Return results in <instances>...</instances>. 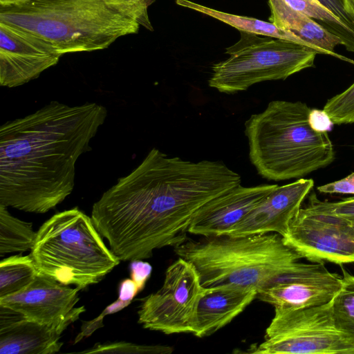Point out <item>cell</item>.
I'll list each match as a JSON object with an SVG mask.
<instances>
[{
	"instance_id": "6da1fadb",
	"label": "cell",
	"mask_w": 354,
	"mask_h": 354,
	"mask_svg": "<svg viewBox=\"0 0 354 354\" xmlns=\"http://www.w3.org/2000/svg\"><path fill=\"white\" fill-rule=\"evenodd\" d=\"M241 183L223 162L169 157L153 148L142 162L103 193L91 218L120 261L150 258L187 239L196 212Z\"/></svg>"
},
{
	"instance_id": "7a4b0ae2",
	"label": "cell",
	"mask_w": 354,
	"mask_h": 354,
	"mask_svg": "<svg viewBox=\"0 0 354 354\" xmlns=\"http://www.w3.org/2000/svg\"><path fill=\"white\" fill-rule=\"evenodd\" d=\"M107 116L95 102L52 101L0 127V204L46 213L73 190L75 163Z\"/></svg>"
},
{
	"instance_id": "3957f363",
	"label": "cell",
	"mask_w": 354,
	"mask_h": 354,
	"mask_svg": "<svg viewBox=\"0 0 354 354\" xmlns=\"http://www.w3.org/2000/svg\"><path fill=\"white\" fill-rule=\"evenodd\" d=\"M310 110L300 101L273 100L245 121L250 160L261 176L274 181L299 179L334 161L328 133L310 127Z\"/></svg>"
},
{
	"instance_id": "277c9868",
	"label": "cell",
	"mask_w": 354,
	"mask_h": 354,
	"mask_svg": "<svg viewBox=\"0 0 354 354\" xmlns=\"http://www.w3.org/2000/svg\"><path fill=\"white\" fill-rule=\"evenodd\" d=\"M0 23L39 37L62 55L106 48L140 26L102 0H0Z\"/></svg>"
},
{
	"instance_id": "5b68a950",
	"label": "cell",
	"mask_w": 354,
	"mask_h": 354,
	"mask_svg": "<svg viewBox=\"0 0 354 354\" xmlns=\"http://www.w3.org/2000/svg\"><path fill=\"white\" fill-rule=\"evenodd\" d=\"M174 252L194 266L206 288L230 286L257 291L303 258L277 233L187 238Z\"/></svg>"
},
{
	"instance_id": "8992f818",
	"label": "cell",
	"mask_w": 354,
	"mask_h": 354,
	"mask_svg": "<svg viewBox=\"0 0 354 354\" xmlns=\"http://www.w3.org/2000/svg\"><path fill=\"white\" fill-rule=\"evenodd\" d=\"M30 255L40 273L80 290L100 282L120 261L91 217L77 207L58 212L41 225Z\"/></svg>"
},
{
	"instance_id": "52a82bcc",
	"label": "cell",
	"mask_w": 354,
	"mask_h": 354,
	"mask_svg": "<svg viewBox=\"0 0 354 354\" xmlns=\"http://www.w3.org/2000/svg\"><path fill=\"white\" fill-rule=\"evenodd\" d=\"M225 54L228 58L212 66L208 84L221 93L234 94L313 67L318 53L292 41L241 32L239 41L226 48Z\"/></svg>"
},
{
	"instance_id": "ba28073f",
	"label": "cell",
	"mask_w": 354,
	"mask_h": 354,
	"mask_svg": "<svg viewBox=\"0 0 354 354\" xmlns=\"http://www.w3.org/2000/svg\"><path fill=\"white\" fill-rule=\"evenodd\" d=\"M264 341L254 354H354V341L335 323L331 301L301 308H274Z\"/></svg>"
},
{
	"instance_id": "9c48e42d",
	"label": "cell",
	"mask_w": 354,
	"mask_h": 354,
	"mask_svg": "<svg viewBox=\"0 0 354 354\" xmlns=\"http://www.w3.org/2000/svg\"><path fill=\"white\" fill-rule=\"evenodd\" d=\"M286 244L313 263H354V226L335 214L313 192L282 236Z\"/></svg>"
},
{
	"instance_id": "30bf717a",
	"label": "cell",
	"mask_w": 354,
	"mask_h": 354,
	"mask_svg": "<svg viewBox=\"0 0 354 354\" xmlns=\"http://www.w3.org/2000/svg\"><path fill=\"white\" fill-rule=\"evenodd\" d=\"M206 290L194 266L179 257L166 270L161 288L143 299L138 323L167 335L192 333L197 306Z\"/></svg>"
},
{
	"instance_id": "8fae6325",
	"label": "cell",
	"mask_w": 354,
	"mask_h": 354,
	"mask_svg": "<svg viewBox=\"0 0 354 354\" xmlns=\"http://www.w3.org/2000/svg\"><path fill=\"white\" fill-rule=\"evenodd\" d=\"M80 290L39 272L21 291L0 298V306L62 334L85 311L84 306H75L80 300Z\"/></svg>"
},
{
	"instance_id": "7c38bea8",
	"label": "cell",
	"mask_w": 354,
	"mask_h": 354,
	"mask_svg": "<svg viewBox=\"0 0 354 354\" xmlns=\"http://www.w3.org/2000/svg\"><path fill=\"white\" fill-rule=\"evenodd\" d=\"M342 286V277L324 263L299 265L257 291V297L274 308H301L330 302Z\"/></svg>"
},
{
	"instance_id": "4fadbf2b",
	"label": "cell",
	"mask_w": 354,
	"mask_h": 354,
	"mask_svg": "<svg viewBox=\"0 0 354 354\" xmlns=\"http://www.w3.org/2000/svg\"><path fill=\"white\" fill-rule=\"evenodd\" d=\"M61 56L39 37L0 23L1 86L12 88L36 79L57 64Z\"/></svg>"
},
{
	"instance_id": "5bb4252c",
	"label": "cell",
	"mask_w": 354,
	"mask_h": 354,
	"mask_svg": "<svg viewBox=\"0 0 354 354\" xmlns=\"http://www.w3.org/2000/svg\"><path fill=\"white\" fill-rule=\"evenodd\" d=\"M277 185H241L210 200L194 214L188 233L202 237L228 235Z\"/></svg>"
},
{
	"instance_id": "9a60e30c",
	"label": "cell",
	"mask_w": 354,
	"mask_h": 354,
	"mask_svg": "<svg viewBox=\"0 0 354 354\" xmlns=\"http://www.w3.org/2000/svg\"><path fill=\"white\" fill-rule=\"evenodd\" d=\"M313 187V179L303 178L284 185H277L228 235L277 233L284 236Z\"/></svg>"
},
{
	"instance_id": "2e32d148",
	"label": "cell",
	"mask_w": 354,
	"mask_h": 354,
	"mask_svg": "<svg viewBox=\"0 0 354 354\" xmlns=\"http://www.w3.org/2000/svg\"><path fill=\"white\" fill-rule=\"evenodd\" d=\"M257 290L230 286L207 288L196 309L192 334L209 336L231 322L257 297Z\"/></svg>"
},
{
	"instance_id": "e0dca14e",
	"label": "cell",
	"mask_w": 354,
	"mask_h": 354,
	"mask_svg": "<svg viewBox=\"0 0 354 354\" xmlns=\"http://www.w3.org/2000/svg\"><path fill=\"white\" fill-rule=\"evenodd\" d=\"M60 333L22 315L0 323L1 354H52L63 343Z\"/></svg>"
},
{
	"instance_id": "ac0fdd59",
	"label": "cell",
	"mask_w": 354,
	"mask_h": 354,
	"mask_svg": "<svg viewBox=\"0 0 354 354\" xmlns=\"http://www.w3.org/2000/svg\"><path fill=\"white\" fill-rule=\"evenodd\" d=\"M268 5L271 12L270 22L294 32L310 44L328 52L330 56L354 64L353 59L334 51L337 46H344L341 39L315 20L292 8L282 0H268Z\"/></svg>"
},
{
	"instance_id": "d6986e66",
	"label": "cell",
	"mask_w": 354,
	"mask_h": 354,
	"mask_svg": "<svg viewBox=\"0 0 354 354\" xmlns=\"http://www.w3.org/2000/svg\"><path fill=\"white\" fill-rule=\"evenodd\" d=\"M176 3L180 6L189 8L216 19L235 28L240 32L292 41L306 46L315 50L318 54L330 56L328 52L310 44L294 32L282 29L271 22L264 21L252 17L224 12L189 0H176Z\"/></svg>"
},
{
	"instance_id": "ffe728a7",
	"label": "cell",
	"mask_w": 354,
	"mask_h": 354,
	"mask_svg": "<svg viewBox=\"0 0 354 354\" xmlns=\"http://www.w3.org/2000/svg\"><path fill=\"white\" fill-rule=\"evenodd\" d=\"M36 236L32 223L13 216L0 204V256L31 250Z\"/></svg>"
},
{
	"instance_id": "44dd1931",
	"label": "cell",
	"mask_w": 354,
	"mask_h": 354,
	"mask_svg": "<svg viewBox=\"0 0 354 354\" xmlns=\"http://www.w3.org/2000/svg\"><path fill=\"white\" fill-rule=\"evenodd\" d=\"M30 254L15 255L0 262V298L15 294L29 285L39 273Z\"/></svg>"
},
{
	"instance_id": "7402d4cb",
	"label": "cell",
	"mask_w": 354,
	"mask_h": 354,
	"mask_svg": "<svg viewBox=\"0 0 354 354\" xmlns=\"http://www.w3.org/2000/svg\"><path fill=\"white\" fill-rule=\"evenodd\" d=\"M292 8L315 20L331 33L339 37L344 48L354 53V30L345 24L319 0H282Z\"/></svg>"
},
{
	"instance_id": "603a6c76",
	"label": "cell",
	"mask_w": 354,
	"mask_h": 354,
	"mask_svg": "<svg viewBox=\"0 0 354 354\" xmlns=\"http://www.w3.org/2000/svg\"><path fill=\"white\" fill-rule=\"evenodd\" d=\"M342 270V286L331 301L333 315L337 328L354 341V275Z\"/></svg>"
},
{
	"instance_id": "cb8c5ba5",
	"label": "cell",
	"mask_w": 354,
	"mask_h": 354,
	"mask_svg": "<svg viewBox=\"0 0 354 354\" xmlns=\"http://www.w3.org/2000/svg\"><path fill=\"white\" fill-rule=\"evenodd\" d=\"M323 109L334 124L354 123V82L343 92L328 100Z\"/></svg>"
},
{
	"instance_id": "d4e9b609",
	"label": "cell",
	"mask_w": 354,
	"mask_h": 354,
	"mask_svg": "<svg viewBox=\"0 0 354 354\" xmlns=\"http://www.w3.org/2000/svg\"><path fill=\"white\" fill-rule=\"evenodd\" d=\"M174 348L165 345H144L130 342L97 344L82 353H171Z\"/></svg>"
},
{
	"instance_id": "484cf974",
	"label": "cell",
	"mask_w": 354,
	"mask_h": 354,
	"mask_svg": "<svg viewBox=\"0 0 354 354\" xmlns=\"http://www.w3.org/2000/svg\"><path fill=\"white\" fill-rule=\"evenodd\" d=\"M109 7L136 20L140 26L153 30L148 7L156 0H102Z\"/></svg>"
},
{
	"instance_id": "4316f807",
	"label": "cell",
	"mask_w": 354,
	"mask_h": 354,
	"mask_svg": "<svg viewBox=\"0 0 354 354\" xmlns=\"http://www.w3.org/2000/svg\"><path fill=\"white\" fill-rule=\"evenodd\" d=\"M345 24L354 30V7L349 0H319Z\"/></svg>"
},
{
	"instance_id": "83f0119b",
	"label": "cell",
	"mask_w": 354,
	"mask_h": 354,
	"mask_svg": "<svg viewBox=\"0 0 354 354\" xmlns=\"http://www.w3.org/2000/svg\"><path fill=\"white\" fill-rule=\"evenodd\" d=\"M130 303L122 301L118 298L116 301L113 303L108 306L99 315L97 318L93 320L90 321L89 322H85L86 325H82V334L84 336H89L94 330L97 328L103 326L102 324V319L104 317L109 314H112L117 313L125 307H127Z\"/></svg>"
},
{
	"instance_id": "f1b7e54d",
	"label": "cell",
	"mask_w": 354,
	"mask_h": 354,
	"mask_svg": "<svg viewBox=\"0 0 354 354\" xmlns=\"http://www.w3.org/2000/svg\"><path fill=\"white\" fill-rule=\"evenodd\" d=\"M324 194H354V172L340 180L317 187Z\"/></svg>"
},
{
	"instance_id": "f546056e",
	"label": "cell",
	"mask_w": 354,
	"mask_h": 354,
	"mask_svg": "<svg viewBox=\"0 0 354 354\" xmlns=\"http://www.w3.org/2000/svg\"><path fill=\"white\" fill-rule=\"evenodd\" d=\"M130 277L141 291L151 276L152 267L142 260H135L130 263Z\"/></svg>"
},
{
	"instance_id": "4dcf8cb0",
	"label": "cell",
	"mask_w": 354,
	"mask_h": 354,
	"mask_svg": "<svg viewBox=\"0 0 354 354\" xmlns=\"http://www.w3.org/2000/svg\"><path fill=\"white\" fill-rule=\"evenodd\" d=\"M308 123L313 130L319 133H328L333 129L334 123L324 110L310 109Z\"/></svg>"
},
{
	"instance_id": "1f68e13d",
	"label": "cell",
	"mask_w": 354,
	"mask_h": 354,
	"mask_svg": "<svg viewBox=\"0 0 354 354\" xmlns=\"http://www.w3.org/2000/svg\"><path fill=\"white\" fill-rule=\"evenodd\" d=\"M330 209L336 215L348 221L354 226V196L337 202H328Z\"/></svg>"
},
{
	"instance_id": "d6a6232c",
	"label": "cell",
	"mask_w": 354,
	"mask_h": 354,
	"mask_svg": "<svg viewBox=\"0 0 354 354\" xmlns=\"http://www.w3.org/2000/svg\"><path fill=\"white\" fill-rule=\"evenodd\" d=\"M136 283L130 278L122 280L118 287V298L131 303L136 295L140 292Z\"/></svg>"
},
{
	"instance_id": "836d02e7",
	"label": "cell",
	"mask_w": 354,
	"mask_h": 354,
	"mask_svg": "<svg viewBox=\"0 0 354 354\" xmlns=\"http://www.w3.org/2000/svg\"><path fill=\"white\" fill-rule=\"evenodd\" d=\"M351 2L354 3V0H349Z\"/></svg>"
},
{
	"instance_id": "e575fe53",
	"label": "cell",
	"mask_w": 354,
	"mask_h": 354,
	"mask_svg": "<svg viewBox=\"0 0 354 354\" xmlns=\"http://www.w3.org/2000/svg\"><path fill=\"white\" fill-rule=\"evenodd\" d=\"M353 149H354V145H353Z\"/></svg>"
}]
</instances>
